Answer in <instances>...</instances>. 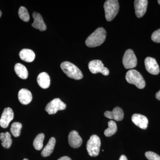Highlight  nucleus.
Wrapping results in <instances>:
<instances>
[{
	"mask_svg": "<svg viewBox=\"0 0 160 160\" xmlns=\"http://www.w3.org/2000/svg\"><path fill=\"white\" fill-rule=\"evenodd\" d=\"M88 66L90 71L93 74L100 72L105 76H107L109 74V69L104 67V64L101 60H95L90 61Z\"/></svg>",
	"mask_w": 160,
	"mask_h": 160,
	"instance_id": "6e6552de",
	"label": "nucleus"
},
{
	"mask_svg": "<svg viewBox=\"0 0 160 160\" xmlns=\"http://www.w3.org/2000/svg\"><path fill=\"white\" fill-rule=\"evenodd\" d=\"M106 32L102 27H99L92 32L86 40V45L90 48L101 46L106 40Z\"/></svg>",
	"mask_w": 160,
	"mask_h": 160,
	"instance_id": "f257e3e1",
	"label": "nucleus"
},
{
	"mask_svg": "<svg viewBox=\"0 0 160 160\" xmlns=\"http://www.w3.org/2000/svg\"><path fill=\"white\" fill-rule=\"evenodd\" d=\"M101 140L96 135H92L87 142L86 149L88 154L91 157H97L100 152Z\"/></svg>",
	"mask_w": 160,
	"mask_h": 160,
	"instance_id": "39448f33",
	"label": "nucleus"
},
{
	"mask_svg": "<svg viewBox=\"0 0 160 160\" xmlns=\"http://www.w3.org/2000/svg\"><path fill=\"white\" fill-rule=\"evenodd\" d=\"M126 79L128 83L135 85L138 89H142L146 86V82L142 76L135 69H130L127 72Z\"/></svg>",
	"mask_w": 160,
	"mask_h": 160,
	"instance_id": "7ed1b4c3",
	"label": "nucleus"
},
{
	"mask_svg": "<svg viewBox=\"0 0 160 160\" xmlns=\"http://www.w3.org/2000/svg\"><path fill=\"white\" fill-rule=\"evenodd\" d=\"M158 4L160 5V0H158Z\"/></svg>",
	"mask_w": 160,
	"mask_h": 160,
	"instance_id": "2f4dec72",
	"label": "nucleus"
},
{
	"mask_svg": "<svg viewBox=\"0 0 160 160\" xmlns=\"http://www.w3.org/2000/svg\"><path fill=\"white\" fill-rule=\"evenodd\" d=\"M151 39L156 43H160V29L156 30L151 36Z\"/></svg>",
	"mask_w": 160,
	"mask_h": 160,
	"instance_id": "bb28decb",
	"label": "nucleus"
},
{
	"mask_svg": "<svg viewBox=\"0 0 160 160\" xmlns=\"http://www.w3.org/2000/svg\"><path fill=\"white\" fill-rule=\"evenodd\" d=\"M105 16L108 22L112 21L115 18L119 9V4L117 0H107L104 4Z\"/></svg>",
	"mask_w": 160,
	"mask_h": 160,
	"instance_id": "20e7f679",
	"label": "nucleus"
},
{
	"mask_svg": "<svg viewBox=\"0 0 160 160\" xmlns=\"http://www.w3.org/2000/svg\"><path fill=\"white\" fill-rule=\"evenodd\" d=\"M147 0H136L134 1L135 14L138 18L142 17L146 13L148 6Z\"/></svg>",
	"mask_w": 160,
	"mask_h": 160,
	"instance_id": "9b49d317",
	"label": "nucleus"
},
{
	"mask_svg": "<svg viewBox=\"0 0 160 160\" xmlns=\"http://www.w3.org/2000/svg\"><path fill=\"white\" fill-rule=\"evenodd\" d=\"M68 142L71 147L76 149L81 146L82 143V139L77 131L72 130L69 132Z\"/></svg>",
	"mask_w": 160,
	"mask_h": 160,
	"instance_id": "f8f14e48",
	"label": "nucleus"
},
{
	"mask_svg": "<svg viewBox=\"0 0 160 160\" xmlns=\"http://www.w3.org/2000/svg\"><path fill=\"white\" fill-rule=\"evenodd\" d=\"M19 101L23 105H28L32 100L31 92L26 89H22L19 91L18 94Z\"/></svg>",
	"mask_w": 160,
	"mask_h": 160,
	"instance_id": "dca6fc26",
	"label": "nucleus"
},
{
	"mask_svg": "<svg viewBox=\"0 0 160 160\" xmlns=\"http://www.w3.org/2000/svg\"><path fill=\"white\" fill-rule=\"evenodd\" d=\"M145 156L149 160H160V156L153 152H146Z\"/></svg>",
	"mask_w": 160,
	"mask_h": 160,
	"instance_id": "a878e982",
	"label": "nucleus"
},
{
	"mask_svg": "<svg viewBox=\"0 0 160 160\" xmlns=\"http://www.w3.org/2000/svg\"><path fill=\"white\" fill-rule=\"evenodd\" d=\"M61 68L68 77L77 80L83 78L82 73L79 69L70 62H65L62 63Z\"/></svg>",
	"mask_w": 160,
	"mask_h": 160,
	"instance_id": "f03ea898",
	"label": "nucleus"
},
{
	"mask_svg": "<svg viewBox=\"0 0 160 160\" xmlns=\"http://www.w3.org/2000/svg\"><path fill=\"white\" fill-rule=\"evenodd\" d=\"M56 144V139L52 137L49 139V142L47 145L45 146L42 152V156L43 157H47L49 156L52 153L54 149Z\"/></svg>",
	"mask_w": 160,
	"mask_h": 160,
	"instance_id": "6ab92c4d",
	"label": "nucleus"
},
{
	"mask_svg": "<svg viewBox=\"0 0 160 160\" xmlns=\"http://www.w3.org/2000/svg\"><path fill=\"white\" fill-rule=\"evenodd\" d=\"M20 58L27 62H31L34 61L35 54L31 49H22L19 53Z\"/></svg>",
	"mask_w": 160,
	"mask_h": 160,
	"instance_id": "a211bd4d",
	"label": "nucleus"
},
{
	"mask_svg": "<svg viewBox=\"0 0 160 160\" xmlns=\"http://www.w3.org/2000/svg\"><path fill=\"white\" fill-rule=\"evenodd\" d=\"M18 15L21 20L25 22H29L30 18L29 12L26 7L24 6H21L20 7L19 9Z\"/></svg>",
	"mask_w": 160,
	"mask_h": 160,
	"instance_id": "393cba45",
	"label": "nucleus"
},
{
	"mask_svg": "<svg viewBox=\"0 0 160 160\" xmlns=\"http://www.w3.org/2000/svg\"><path fill=\"white\" fill-rule=\"evenodd\" d=\"M156 98L158 100L160 101V90L156 94Z\"/></svg>",
	"mask_w": 160,
	"mask_h": 160,
	"instance_id": "c756f323",
	"label": "nucleus"
},
{
	"mask_svg": "<svg viewBox=\"0 0 160 160\" xmlns=\"http://www.w3.org/2000/svg\"><path fill=\"white\" fill-rule=\"evenodd\" d=\"M2 11H1V10H0V18L1 17V16H2Z\"/></svg>",
	"mask_w": 160,
	"mask_h": 160,
	"instance_id": "7c9ffc66",
	"label": "nucleus"
},
{
	"mask_svg": "<svg viewBox=\"0 0 160 160\" xmlns=\"http://www.w3.org/2000/svg\"><path fill=\"white\" fill-rule=\"evenodd\" d=\"M104 116L106 118L114 119L115 121H122L124 118V113L122 109L119 107H116L112 111H106L104 113Z\"/></svg>",
	"mask_w": 160,
	"mask_h": 160,
	"instance_id": "ddd939ff",
	"label": "nucleus"
},
{
	"mask_svg": "<svg viewBox=\"0 0 160 160\" xmlns=\"http://www.w3.org/2000/svg\"><path fill=\"white\" fill-rule=\"evenodd\" d=\"M145 64L146 70L149 73L153 75H158L159 73V67L154 58H146L145 60Z\"/></svg>",
	"mask_w": 160,
	"mask_h": 160,
	"instance_id": "9d476101",
	"label": "nucleus"
},
{
	"mask_svg": "<svg viewBox=\"0 0 160 160\" xmlns=\"http://www.w3.org/2000/svg\"><path fill=\"white\" fill-rule=\"evenodd\" d=\"M22 128V124L21 123L16 122L12 124L10 131L13 136L18 137L21 134Z\"/></svg>",
	"mask_w": 160,
	"mask_h": 160,
	"instance_id": "b1692460",
	"label": "nucleus"
},
{
	"mask_svg": "<svg viewBox=\"0 0 160 160\" xmlns=\"http://www.w3.org/2000/svg\"><path fill=\"white\" fill-rule=\"evenodd\" d=\"M14 70L17 75L22 79H26L28 77V72L24 65L17 63L14 66Z\"/></svg>",
	"mask_w": 160,
	"mask_h": 160,
	"instance_id": "aec40b11",
	"label": "nucleus"
},
{
	"mask_svg": "<svg viewBox=\"0 0 160 160\" xmlns=\"http://www.w3.org/2000/svg\"><path fill=\"white\" fill-rule=\"evenodd\" d=\"M45 138V135L41 133L38 134L33 141V145L35 149L37 150L42 149L43 146V141Z\"/></svg>",
	"mask_w": 160,
	"mask_h": 160,
	"instance_id": "5701e85b",
	"label": "nucleus"
},
{
	"mask_svg": "<svg viewBox=\"0 0 160 160\" xmlns=\"http://www.w3.org/2000/svg\"><path fill=\"white\" fill-rule=\"evenodd\" d=\"M119 160H128V159H127V158L126 156L124 155H122L120 157Z\"/></svg>",
	"mask_w": 160,
	"mask_h": 160,
	"instance_id": "c85d7f7f",
	"label": "nucleus"
},
{
	"mask_svg": "<svg viewBox=\"0 0 160 160\" xmlns=\"http://www.w3.org/2000/svg\"><path fill=\"white\" fill-rule=\"evenodd\" d=\"M32 17L34 22L32 24V26L36 29H39L40 31H44L47 29V27L42 15L39 13L34 12L32 14Z\"/></svg>",
	"mask_w": 160,
	"mask_h": 160,
	"instance_id": "2eb2a0df",
	"label": "nucleus"
},
{
	"mask_svg": "<svg viewBox=\"0 0 160 160\" xmlns=\"http://www.w3.org/2000/svg\"><path fill=\"white\" fill-rule=\"evenodd\" d=\"M123 64L126 69L134 68L137 65V59L134 52L131 49H128L125 52L123 58Z\"/></svg>",
	"mask_w": 160,
	"mask_h": 160,
	"instance_id": "423d86ee",
	"label": "nucleus"
},
{
	"mask_svg": "<svg viewBox=\"0 0 160 160\" xmlns=\"http://www.w3.org/2000/svg\"><path fill=\"white\" fill-rule=\"evenodd\" d=\"M132 121L141 129H146L148 127V118L143 115L135 113L132 115L131 118Z\"/></svg>",
	"mask_w": 160,
	"mask_h": 160,
	"instance_id": "4468645a",
	"label": "nucleus"
},
{
	"mask_svg": "<svg viewBox=\"0 0 160 160\" xmlns=\"http://www.w3.org/2000/svg\"><path fill=\"white\" fill-rule=\"evenodd\" d=\"M0 140L2 141V145L4 148L9 149L11 146L12 140L11 135L9 132L2 133L0 134Z\"/></svg>",
	"mask_w": 160,
	"mask_h": 160,
	"instance_id": "412c9836",
	"label": "nucleus"
},
{
	"mask_svg": "<svg viewBox=\"0 0 160 160\" xmlns=\"http://www.w3.org/2000/svg\"><path fill=\"white\" fill-rule=\"evenodd\" d=\"M118 130L116 123L113 121L108 122V128L104 131V134L107 137H109L114 135Z\"/></svg>",
	"mask_w": 160,
	"mask_h": 160,
	"instance_id": "4be33fe9",
	"label": "nucleus"
},
{
	"mask_svg": "<svg viewBox=\"0 0 160 160\" xmlns=\"http://www.w3.org/2000/svg\"><path fill=\"white\" fill-rule=\"evenodd\" d=\"M23 160H28V159L25 158V159H24Z\"/></svg>",
	"mask_w": 160,
	"mask_h": 160,
	"instance_id": "473e14b6",
	"label": "nucleus"
},
{
	"mask_svg": "<svg viewBox=\"0 0 160 160\" xmlns=\"http://www.w3.org/2000/svg\"><path fill=\"white\" fill-rule=\"evenodd\" d=\"M37 82L39 86L42 89L49 88L50 84V78L49 74L46 72H41L38 76Z\"/></svg>",
	"mask_w": 160,
	"mask_h": 160,
	"instance_id": "f3484780",
	"label": "nucleus"
},
{
	"mask_svg": "<svg viewBox=\"0 0 160 160\" xmlns=\"http://www.w3.org/2000/svg\"><path fill=\"white\" fill-rule=\"evenodd\" d=\"M58 160H72L70 158H69V157L67 156H64L60 158Z\"/></svg>",
	"mask_w": 160,
	"mask_h": 160,
	"instance_id": "cd10ccee",
	"label": "nucleus"
},
{
	"mask_svg": "<svg viewBox=\"0 0 160 160\" xmlns=\"http://www.w3.org/2000/svg\"><path fill=\"white\" fill-rule=\"evenodd\" d=\"M66 104L59 98H55L49 102L46 106L45 110L49 114H55L59 110L66 109Z\"/></svg>",
	"mask_w": 160,
	"mask_h": 160,
	"instance_id": "0eeeda50",
	"label": "nucleus"
},
{
	"mask_svg": "<svg viewBox=\"0 0 160 160\" xmlns=\"http://www.w3.org/2000/svg\"><path fill=\"white\" fill-rule=\"evenodd\" d=\"M13 118L14 113L11 108H6L4 109L0 119V126L3 128H7Z\"/></svg>",
	"mask_w": 160,
	"mask_h": 160,
	"instance_id": "1a4fd4ad",
	"label": "nucleus"
}]
</instances>
